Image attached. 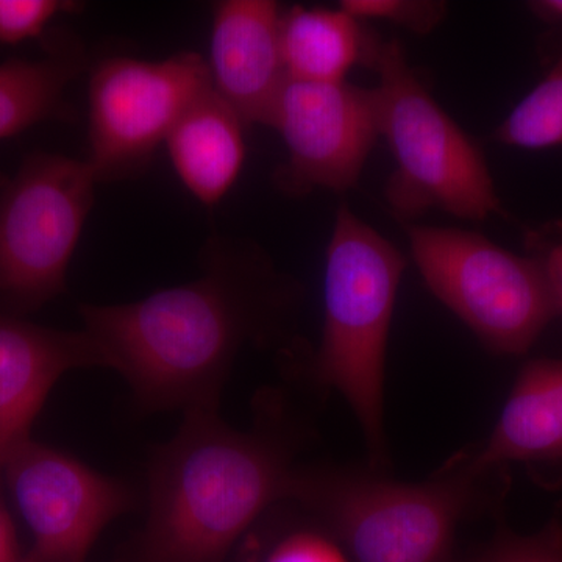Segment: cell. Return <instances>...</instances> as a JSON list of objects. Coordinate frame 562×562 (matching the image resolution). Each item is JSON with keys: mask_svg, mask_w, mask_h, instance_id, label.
<instances>
[{"mask_svg": "<svg viewBox=\"0 0 562 562\" xmlns=\"http://www.w3.org/2000/svg\"><path fill=\"white\" fill-rule=\"evenodd\" d=\"M198 280L121 305H81L83 330L147 412H217L222 386L247 344L283 331L301 284L260 244L214 235Z\"/></svg>", "mask_w": 562, "mask_h": 562, "instance_id": "obj_1", "label": "cell"}, {"mask_svg": "<svg viewBox=\"0 0 562 562\" xmlns=\"http://www.w3.org/2000/svg\"><path fill=\"white\" fill-rule=\"evenodd\" d=\"M299 471L273 436L239 431L217 412L184 414L150 462L147 549L157 562H222Z\"/></svg>", "mask_w": 562, "mask_h": 562, "instance_id": "obj_2", "label": "cell"}, {"mask_svg": "<svg viewBox=\"0 0 562 562\" xmlns=\"http://www.w3.org/2000/svg\"><path fill=\"white\" fill-rule=\"evenodd\" d=\"M401 250L342 203L324 280V328L314 380L338 391L360 422L373 468L386 464L384 371L395 299L405 272Z\"/></svg>", "mask_w": 562, "mask_h": 562, "instance_id": "obj_3", "label": "cell"}, {"mask_svg": "<svg viewBox=\"0 0 562 562\" xmlns=\"http://www.w3.org/2000/svg\"><path fill=\"white\" fill-rule=\"evenodd\" d=\"M362 65L376 74L380 138L394 155L387 205L398 221L438 209L460 220L502 213L483 151L432 99L397 40L369 33Z\"/></svg>", "mask_w": 562, "mask_h": 562, "instance_id": "obj_4", "label": "cell"}, {"mask_svg": "<svg viewBox=\"0 0 562 562\" xmlns=\"http://www.w3.org/2000/svg\"><path fill=\"white\" fill-rule=\"evenodd\" d=\"M482 480L458 458L425 483L299 472L292 501L319 514L350 562H452L458 524L475 508Z\"/></svg>", "mask_w": 562, "mask_h": 562, "instance_id": "obj_5", "label": "cell"}, {"mask_svg": "<svg viewBox=\"0 0 562 562\" xmlns=\"http://www.w3.org/2000/svg\"><path fill=\"white\" fill-rule=\"evenodd\" d=\"M413 260L428 290L487 347L524 355L561 303L538 257L503 249L480 233L409 225Z\"/></svg>", "mask_w": 562, "mask_h": 562, "instance_id": "obj_6", "label": "cell"}, {"mask_svg": "<svg viewBox=\"0 0 562 562\" xmlns=\"http://www.w3.org/2000/svg\"><path fill=\"white\" fill-rule=\"evenodd\" d=\"M87 160L33 154L0 190V295L31 312L60 295L94 203Z\"/></svg>", "mask_w": 562, "mask_h": 562, "instance_id": "obj_7", "label": "cell"}, {"mask_svg": "<svg viewBox=\"0 0 562 562\" xmlns=\"http://www.w3.org/2000/svg\"><path fill=\"white\" fill-rule=\"evenodd\" d=\"M211 88L209 63L194 52L161 61L110 57L92 66L87 162L98 183L143 171L184 111Z\"/></svg>", "mask_w": 562, "mask_h": 562, "instance_id": "obj_8", "label": "cell"}, {"mask_svg": "<svg viewBox=\"0 0 562 562\" xmlns=\"http://www.w3.org/2000/svg\"><path fill=\"white\" fill-rule=\"evenodd\" d=\"M269 127L280 133L288 149L286 161L273 173L281 192L294 198L316 190L344 194L357 187L380 139L375 90L347 80L288 79Z\"/></svg>", "mask_w": 562, "mask_h": 562, "instance_id": "obj_9", "label": "cell"}, {"mask_svg": "<svg viewBox=\"0 0 562 562\" xmlns=\"http://www.w3.org/2000/svg\"><path fill=\"white\" fill-rule=\"evenodd\" d=\"M0 472L41 562H87L103 530L133 506L124 483L33 439Z\"/></svg>", "mask_w": 562, "mask_h": 562, "instance_id": "obj_10", "label": "cell"}, {"mask_svg": "<svg viewBox=\"0 0 562 562\" xmlns=\"http://www.w3.org/2000/svg\"><path fill=\"white\" fill-rule=\"evenodd\" d=\"M106 368L90 333L63 331L0 312V468L31 441L32 427L65 373Z\"/></svg>", "mask_w": 562, "mask_h": 562, "instance_id": "obj_11", "label": "cell"}, {"mask_svg": "<svg viewBox=\"0 0 562 562\" xmlns=\"http://www.w3.org/2000/svg\"><path fill=\"white\" fill-rule=\"evenodd\" d=\"M280 20L272 0H225L214 7L206 61L211 81L246 125H269L288 80Z\"/></svg>", "mask_w": 562, "mask_h": 562, "instance_id": "obj_12", "label": "cell"}, {"mask_svg": "<svg viewBox=\"0 0 562 562\" xmlns=\"http://www.w3.org/2000/svg\"><path fill=\"white\" fill-rule=\"evenodd\" d=\"M458 460L480 479L509 462H562V360L528 361L490 438Z\"/></svg>", "mask_w": 562, "mask_h": 562, "instance_id": "obj_13", "label": "cell"}, {"mask_svg": "<svg viewBox=\"0 0 562 562\" xmlns=\"http://www.w3.org/2000/svg\"><path fill=\"white\" fill-rule=\"evenodd\" d=\"M244 124L239 114L211 88L201 95L166 139L177 176L203 205L225 198L246 158Z\"/></svg>", "mask_w": 562, "mask_h": 562, "instance_id": "obj_14", "label": "cell"}, {"mask_svg": "<svg viewBox=\"0 0 562 562\" xmlns=\"http://www.w3.org/2000/svg\"><path fill=\"white\" fill-rule=\"evenodd\" d=\"M83 43L72 33L47 35L36 60L0 65V139L18 135L43 121L66 120L65 92L87 69Z\"/></svg>", "mask_w": 562, "mask_h": 562, "instance_id": "obj_15", "label": "cell"}, {"mask_svg": "<svg viewBox=\"0 0 562 562\" xmlns=\"http://www.w3.org/2000/svg\"><path fill=\"white\" fill-rule=\"evenodd\" d=\"M369 33L344 11L295 5L281 11L280 44L288 79L336 83L362 65Z\"/></svg>", "mask_w": 562, "mask_h": 562, "instance_id": "obj_16", "label": "cell"}, {"mask_svg": "<svg viewBox=\"0 0 562 562\" xmlns=\"http://www.w3.org/2000/svg\"><path fill=\"white\" fill-rule=\"evenodd\" d=\"M494 139L517 149L541 150L562 144V52L541 83L495 128Z\"/></svg>", "mask_w": 562, "mask_h": 562, "instance_id": "obj_17", "label": "cell"}, {"mask_svg": "<svg viewBox=\"0 0 562 562\" xmlns=\"http://www.w3.org/2000/svg\"><path fill=\"white\" fill-rule=\"evenodd\" d=\"M468 562H562V524L553 519L530 536L498 531Z\"/></svg>", "mask_w": 562, "mask_h": 562, "instance_id": "obj_18", "label": "cell"}, {"mask_svg": "<svg viewBox=\"0 0 562 562\" xmlns=\"http://www.w3.org/2000/svg\"><path fill=\"white\" fill-rule=\"evenodd\" d=\"M339 7L357 20L390 21L419 35L435 31L447 14V3L436 0H344Z\"/></svg>", "mask_w": 562, "mask_h": 562, "instance_id": "obj_19", "label": "cell"}, {"mask_svg": "<svg viewBox=\"0 0 562 562\" xmlns=\"http://www.w3.org/2000/svg\"><path fill=\"white\" fill-rule=\"evenodd\" d=\"M74 10L76 3L65 0H0V43L38 38L55 16Z\"/></svg>", "mask_w": 562, "mask_h": 562, "instance_id": "obj_20", "label": "cell"}, {"mask_svg": "<svg viewBox=\"0 0 562 562\" xmlns=\"http://www.w3.org/2000/svg\"><path fill=\"white\" fill-rule=\"evenodd\" d=\"M265 562H350L336 541L313 531H297L273 547Z\"/></svg>", "mask_w": 562, "mask_h": 562, "instance_id": "obj_21", "label": "cell"}, {"mask_svg": "<svg viewBox=\"0 0 562 562\" xmlns=\"http://www.w3.org/2000/svg\"><path fill=\"white\" fill-rule=\"evenodd\" d=\"M536 257L542 261L562 308V239L542 244L538 247Z\"/></svg>", "mask_w": 562, "mask_h": 562, "instance_id": "obj_22", "label": "cell"}, {"mask_svg": "<svg viewBox=\"0 0 562 562\" xmlns=\"http://www.w3.org/2000/svg\"><path fill=\"white\" fill-rule=\"evenodd\" d=\"M22 557L16 527L5 503L0 501V562H20Z\"/></svg>", "mask_w": 562, "mask_h": 562, "instance_id": "obj_23", "label": "cell"}, {"mask_svg": "<svg viewBox=\"0 0 562 562\" xmlns=\"http://www.w3.org/2000/svg\"><path fill=\"white\" fill-rule=\"evenodd\" d=\"M528 7L539 20L562 24V0H536L528 3Z\"/></svg>", "mask_w": 562, "mask_h": 562, "instance_id": "obj_24", "label": "cell"}, {"mask_svg": "<svg viewBox=\"0 0 562 562\" xmlns=\"http://www.w3.org/2000/svg\"><path fill=\"white\" fill-rule=\"evenodd\" d=\"M20 562H41V560L38 558V554L31 550V552L25 553L24 557L21 558Z\"/></svg>", "mask_w": 562, "mask_h": 562, "instance_id": "obj_25", "label": "cell"}]
</instances>
